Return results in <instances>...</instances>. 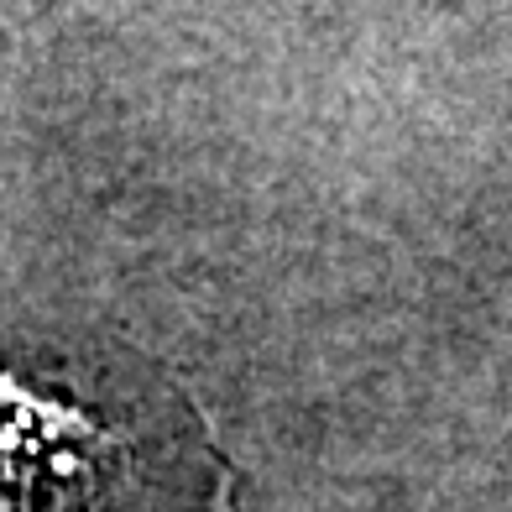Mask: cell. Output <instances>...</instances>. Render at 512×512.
<instances>
[{
	"instance_id": "cell-1",
	"label": "cell",
	"mask_w": 512,
	"mask_h": 512,
	"mask_svg": "<svg viewBox=\"0 0 512 512\" xmlns=\"http://www.w3.org/2000/svg\"><path fill=\"white\" fill-rule=\"evenodd\" d=\"M0 512H6V507H0Z\"/></svg>"
}]
</instances>
